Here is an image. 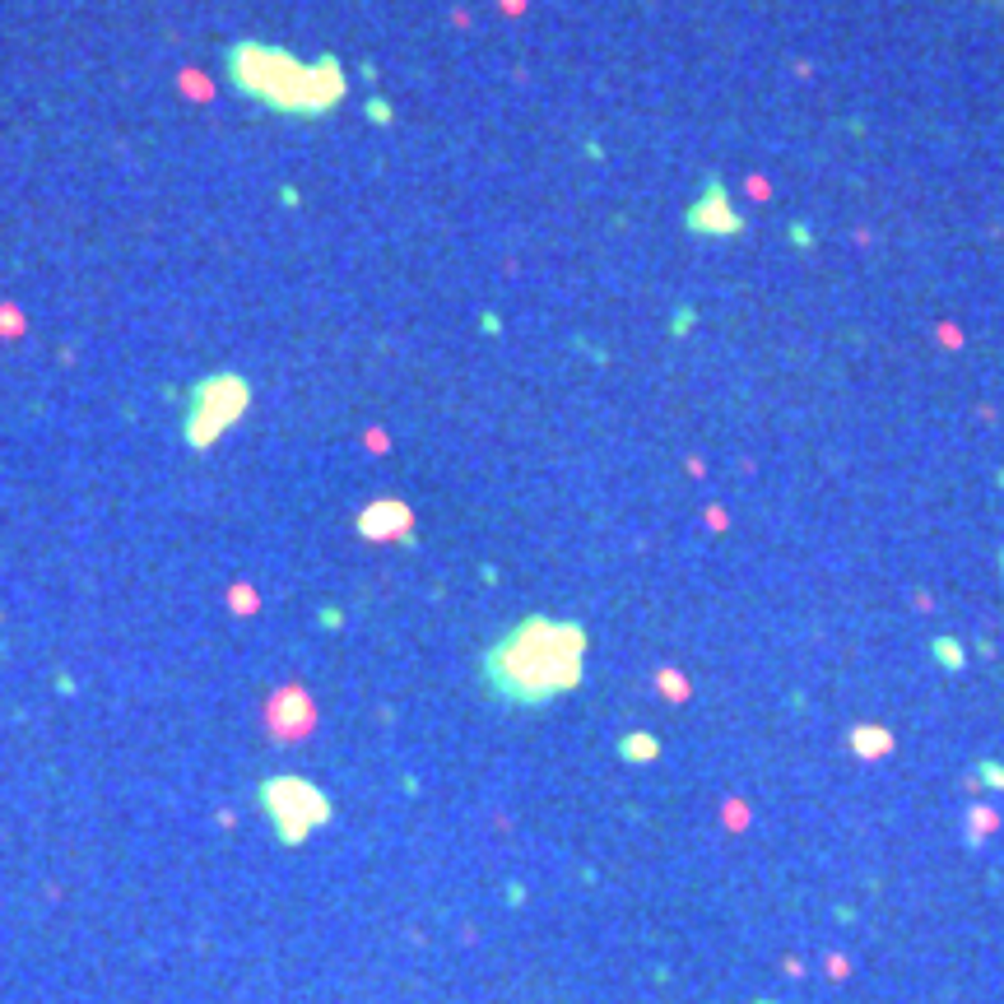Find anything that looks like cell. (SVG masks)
I'll return each mask as SVG.
<instances>
[{
	"label": "cell",
	"mask_w": 1004,
	"mask_h": 1004,
	"mask_svg": "<svg viewBox=\"0 0 1004 1004\" xmlns=\"http://www.w3.org/2000/svg\"><path fill=\"white\" fill-rule=\"evenodd\" d=\"M279 200L284 205H298V187H279Z\"/></svg>",
	"instance_id": "obj_18"
},
{
	"label": "cell",
	"mask_w": 1004,
	"mask_h": 1004,
	"mask_svg": "<svg viewBox=\"0 0 1004 1004\" xmlns=\"http://www.w3.org/2000/svg\"><path fill=\"white\" fill-rule=\"evenodd\" d=\"M684 233L688 237H703V242H730V237H744L749 233V219L740 214V205L730 200V187L716 173H707L703 177V191L688 200Z\"/></svg>",
	"instance_id": "obj_5"
},
{
	"label": "cell",
	"mask_w": 1004,
	"mask_h": 1004,
	"mask_svg": "<svg viewBox=\"0 0 1004 1004\" xmlns=\"http://www.w3.org/2000/svg\"><path fill=\"white\" fill-rule=\"evenodd\" d=\"M972 776L981 786H991V791H1004V763H995V758H981V763L972 767Z\"/></svg>",
	"instance_id": "obj_13"
},
{
	"label": "cell",
	"mask_w": 1004,
	"mask_h": 1004,
	"mask_svg": "<svg viewBox=\"0 0 1004 1004\" xmlns=\"http://www.w3.org/2000/svg\"><path fill=\"white\" fill-rule=\"evenodd\" d=\"M358 535L373 540V544H386V540H414V507L400 502V498H377L358 511Z\"/></svg>",
	"instance_id": "obj_6"
},
{
	"label": "cell",
	"mask_w": 1004,
	"mask_h": 1004,
	"mask_svg": "<svg viewBox=\"0 0 1004 1004\" xmlns=\"http://www.w3.org/2000/svg\"><path fill=\"white\" fill-rule=\"evenodd\" d=\"M655 684H661V688H665V698H674V703H684V698H688V684H684V674H679V670H661V674H655Z\"/></svg>",
	"instance_id": "obj_15"
},
{
	"label": "cell",
	"mask_w": 1004,
	"mask_h": 1004,
	"mask_svg": "<svg viewBox=\"0 0 1004 1004\" xmlns=\"http://www.w3.org/2000/svg\"><path fill=\"white\" fill-rule=\"evenodd\" d=\"M252 400H256V386L237 367H219V373L196 377L187 386V396H181V446L187 452L219 446L229 428H237L252 414Z\"/></svg>",
	"instance_id": "obj_3"
},
{
	"label": "cell",
	"mask_w": 1004,
	"mask_h": 1004,
	"mask_svg": "<svg viewBox=\"0 0 1004 1004\" xmlns=\"http://www.w3.org/2000/svg\"><path fill=\"white\" fill-rule=\"evenodd\" d=\"M358 75L367 79V84H373V79H377V60H363V66H358Z\"/></svg>",
	"instance_id": "obj_17"
},
{
	"label": "cell",
	"mask_w": 1004,
	"mask_h": 1004,
	"mask_svg": "<svg viewBox=\"0 0 1004 1004\" xmlns=\"http://www.w3.org/2000/svg\"><path fill=\"white\" fill-rule=\"evenodd\" d=\"M995 828H1000V814L995 809H986V805L968 809V823H962V832H968V847H981Z\"/></svg>",
	"instance_id": "obj_10"
},
{
	"label": "cell",
	"mask_w": 1004,
	"mask_h": 1004,
	"mask_svg": "<svg viewBox=\"0 0 1004 1004\" xmlns=\"http://www.w3.org/2000/svg\"><path fill=\"white\" fill-rule=\"evenodd\" d=\"M930 655H935V665L949 670V674L968 670V642L949 638V632H935V638H930Z\"/></svg>",
	"instance_id": "obj_9"
},
{
	"label": "cell",
	"mask_w": 1004,
	"mask_h": 1004,
	"mask_svg": "<svg viewBox=\"0 0 1004 1004\" xmlns=\"http://www.w3.org/2000/svg\"><path fill=\"white\" fill-rule=\"evenodd\" d=\"M256 805H261V814H265V823H270L275 842L289 847V851L307 847V837L335 818L331 795H325L317 782L298 776V772L261 776V782H256Z\"/></svg>",
	"instance_id": "obj_4"
},
{
	"label": "cell",
	"mask_w": 1004,
	"mask_h": 1004,
	"mask_svg": "<svg viewBox=\"0 0 1004 1004\" xmlns=\"http://www.w3.org/2000/svg\"><path fill=\"white\" fill-rule=\"evenodd\" d=\"M847 744H851V753H855V758H888V753L897 749L893 730H888V726H874V721H865V726H851Z\"/></svg>",
	"instance_id": "obj_7"
},
{
	"label": "cell",
	"mask_w": 1004,
	"mask_h": 1004,
	"mask_svg": "<svg viewBox=\"0 0 1004 1004\" xmlns=\"http://www.w3.org/2000/svg\"><path fill=\"white\" fill-rule=\"evenodd\" d=\"M786 237H791V247H800V252L818 247V229H814V223H805V219H795L791 229H786Z\"/></svg>",
	"instance_id": "obj_14"
},
{
	"label": "cell",
	"mask_w": 1004,
	"mask_h": 1004,
	"mask_svg": "<svg viewBox=\"0 0 1004 1004\" xmlns=\"http://www.w3.org/2000/svg\"><path fill=\"white\" fill-rule=\"evenodd\" d=\"M363 116L373 121V126H391V121H396V108H391V98L367 93V98H363Z\"/></svg>",
	"instance_id": "obj_11"
},
{
	"label": "cell",
	"mask_w": 1004,
	"mask_h": 1004,
	"mask_svg": "<svg viewBox=\"0 0 1004 1004\" xmlns=\"http://www.w3.org/2000/svg\"><path fill=\"white\" fill-rule=\"evenodd\" d=\"M995 563H1000V577H1004V544H1000V553H995Z\"/></svg>",
	"instance_id": "obj_19"
},
{
	"label": "cell",
	"mask_w": 1004,
	"mask_h": 1004,
	"mask_svg": "<svg viewBox=\"0 0 1004 1004\" xmlns=\"http://www.w3.org/2000/svg\"><path fill=\"white\" fill-rule=\"evenodd\" d=\"M586 651H590L586 623L558 619V614H526L479 651L475 679L484 698H494L498 707L540 711L582 688Z\"/></svg>",
	"instance_id": "obj_1"
},
{
	"label": "cell",
	"mask_w": 1004,
	"mask_h": 1004,
	"mask_svg": "<svg viewBox=\"0 0 1004 1004\" xmlns=\"http://www.w3.org/2000/svg\"><path fill=\"white\" fill-rule=\"evenodd\" d=\"M479 325H484V331H488V335H498V331H502V321H498V312H484V321H479Z\"/></svg>",
	"instance_id": "obj_16"
},
{
	"label": "cell",
	"mask_w": 1004,
	"mask_h": 1004,
	"mask_svg": "<svg viewBox=\"0 0 1004 1004\" xmlns=\"http://www.w3.org/2000/svg\"><path fill=\"white\" fill-rule=\"evenodd\" d=\"M619 758L623 763H655V758H661V740H655L651 730H628L619 740Z\"/></svg>",
	"instance_id": "obj_8"
},
{
	"label": "cell",
	"mask_w": 1004,
	"mask_h": 1004,
	"mask_svg": "<svg viewBox=\"0 0 1004 1004\" xmlns=\"http://www.w3.org/2000/svg\"><path fill=\"white\" fill-rule=\"evenodd\" d=\"M693 321H698L693 302H674V307H670V335H674V340H684V335L693 331Z\"/></svg>",
	"instance_id": "obj_12"
},
{
	"label": "cell",
	"mask_w": 1004,
	"mask_h": 1004,
	"mask_svg": "<svg viewBox=\"0 0 1004 1004\" xmlns=\"http://www.w3.org/2000/svg\"><path fill=\"white\" fill-rule=\"evenodd\" d=\"M219 70L242 102L284 121H325L349 98V75L335 52L302 60L298 52L265 37H233L219 52Z\"/></svg>",
	"instance_id": "obj_2"
}]
</instances>
